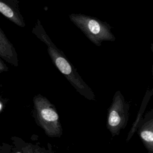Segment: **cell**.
<instances>
[{
	"mask_svg": "<svg viewBox=\"0 0 153 153\" xmlns=\"http://www.w3.org/2000/svg\"><path fill=\"white\" fill-rule=\"evenodd\" d=\"M32 32L40 41L47 45V51L52 62L76 91L88 100L95 101L96 96L92 89L83 80L63 52L53 43L39 20H37Z\"/></svg>",
	"mask_w": 153,
	"mask_h": 153,
	"instance_id": "6da1fadb",
	"label": "cell"
},
{
	"mask_svg": "<svg viewBox=\"0 0 153 153\" xmlns=\"http://www.w3.org/2000/svg\"><path fill=\"white\" fill-rule=\"evenodd\" d=\"M33 117L36 124L50 137H60L63 128L55 106L45 96L38 94L33 99Z\"/></svg>",
	"mask_w": 153,
	"mask_h": 153,
	"instance_id": "7a4b0ae2",
	"label": "cell"
},
{
	"mask_svg": "<svg viewBox=\"0 0 153 153\" xmlns=\"http://www.w3.org/2000/svg\"><path fill=\"white\" fill-rule=\"evenodd\" d=\"M69 17L86 37L97 46H101L103 41H114L116 39L111 32V26L105 22L83 14L73 13Z\"/></svg>",
	"mask_w": 153,
	"mask_h": 153,
	"instance_id": "3957f363",
	"label": "cell"
},
{
	"mask_svg": "<svg viewBox=\"0 0 153 153\" xmlns=\"http://www.w3.org/2000/svg\"><path fill=\"white\" fill-rule=\"evenodd\" d=\"M130 103L120 90L113 96L112 102L107 110L106 127L112 137L120 134L127 125L129 118Z\"/></svg>",
	"mask_w": 153,
	"mask_h": 153,
	"instance_id": "277c9868",
	"label": "cell"
},
{
	"mask_svg": "<svg viewBox=\"0 0 153 153\" xmlns=\"http://www.w3.org/2000/svg\"><path fill=\"white\" fill-rule=\"evenodd\" d=\"M137 133L148 153H153V109H150L139 121Z\"/></svg>",
	"mask_w": 153,
	"mask_h": 153,
	"instance_id": "5b68a950",
	"label": "cell"
},
{
	"mask_svg": "<svg viewBox=\"0 0 153 153\" xmlns=\"http://www.w3.org/2000/svg\"><path fill=\"white\" fill-rule=\"evenodd\" d=\"M0 56L13 65L18 66L17 56L15 49L1 32H0Z\"/></svg>",
	"mask_w": 153,
	"mask_h": 153,
	"instance_id": "8992f818",
	"label": "cell"
},
{
	"mask_svg": "<svg viewBox=\"0 0 153 153\" xmlns=\"http://www.w3.org/2000/svg\"><path fill=\"white\" fill-rule=\"evenodd\" d=\"M152 94H153V89L148 88L147 90L146 91L145 94V96H144V97L143 99L142 102L141 103L139 111V112L137 114V117L136 118V120L134 121V123H133V125L131 127V129H130V131L128 132V136H127V139H126V141H129L131 139L134 133L136 131L137 125L139 121H140V120L142 118V115L143 114V112H144V111L146 109V107L148 102H149L150 99H151V96H152Z\"/></svg>",
	"mask_w": 153,
	"mask_h": 153,
	"instance_id": "52a82bcc",
	"label": "cell"
},
{
	"mask_svg": "<svg viewBox=\"0 0 153 153\" xmlns=\"http://www.w3.org/2000/svg\"><path fill=\"white\" fill-rule=\"evenodd\" d=\"M8 70L7 66L4 65V63H3L1 60H0V72H2V71H5Z\"/></svg>",
	"mask_w": 153,
	"mask_h": 153,
	"instance_id": "ba28073f",
	"label": "cell"
},
{
	"mask_svg": "<svg viewBox=\"0 0 153 153\" xmlns=\"http://www.w3.org/2000/svg\"><path fill=\"white\" fill-rule=\"evenodd\" d=\"M1 108H2V104H1V102H0V110L1 109Z\"/></svg>",
	"mask_w": 153,
	"mask_h": 153,
	"instance_id": "9c48e42d",
	"label": "cell"
}]
</instances>
